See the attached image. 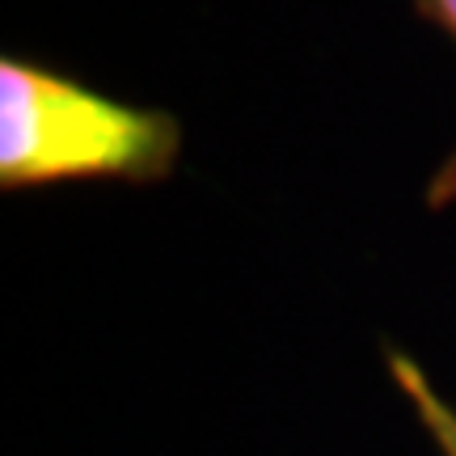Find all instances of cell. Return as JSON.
I'll list each match as a JSON object with an SVG mask.
<instances>
[{
	"instance_id": "obj_1",
	"label": "cell",
	"mask_w": 456,
	"mask_h": 456,
	"mask_svg": "<svg viewBox=\"0 0 456 456\" xmlns=\"http://www.w3.org/2000/svg\"><path fill=\"white\" fill-rule=\"evenodd\" d=\"M182 157V123L131 106L60 68L0 60V191L60 182H165Z\"/></svg>"
},
{
	"instance_id": "obj_2",
	"label": "cell",
	"mask_w": 456,
	"mask_h": 456,
	"mask_svg": "<svg viewBox=\"0 0 456 456\" xmlns=\"http://www.w3.org/2000/svg\"><path fill=\"white\" fill-rule=\"evenodd\" d=\"M385 368H389L397 393L410 402L419 427L427 431V440L436 444V452L456 456V406L444 397L440 389H436V385H431V376L423 372V363H419V359H410L402 346H389Z\"/></svg>"
},
{
	"instance_id": "obj_3",
	"label": "cell",
	"mask_w": 456,
	"mask_h": 456,
	"mask_svg": "<svg viewBox=\"0 0 456 456\" xmlns=\"http://www.w3.org/2000/svg\"><path fill=\"white\" fill-rule=\"evenodd\" d=\"M414 4V13L423 17L427 26H436V30H444L448 38H452L456 47V0H410ZM427 208L431 212H444V208H456V144L452 152L444 157V165L431 174V182H427Z\"/></svg>"
}]
</instances>
